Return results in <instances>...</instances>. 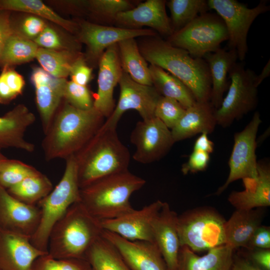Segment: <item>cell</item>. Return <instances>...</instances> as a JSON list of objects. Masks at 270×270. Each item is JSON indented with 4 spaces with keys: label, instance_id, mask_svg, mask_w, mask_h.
<instances>
[{
    "label": "cell",
    "instance_id": "obj_1",
    "mask_svg": "<svg viewBox=\"0 0 270 270\" xmlns=\"http://www.w3.org/2000/svg\"><path fill=\"white\" fill-rule=\"evenodd\" d=\"M104 117L94 107L77 108L64 100L58 108L42 142L47 161L76 154L98 132Z\"/></svg>",
    "mask_w": 270,
    "mask_h": 270
},
{
    "label": "cell",
    "instance_id": "obj_2",
    "mask_svg": "<svg viewBox=\"0 0 270 270\" xmlns=\"http://www.w3.org/2000/svg\"><path fill=\"white\" fill-rule=\"evenodd\" d=\"M144 42L140 51L146 62L157 66L182 81L196 102H210L211 79L208 65L202 58H194L184 50L153 36Z\"/></svg>",
    "mask_w": 270,
    "mask_h": 270
},
{
    "label": "cell",
    "instance_id": "obj_3",
    "mask_svg": "<svg viewBox=\"0 0 270 270\" xmlns=\"http://www.w3.org/2000/svg\"><path fill=\"white\" fill-rule=\"evenodd\" d=\"M74 156L80 188L108 176L128 170L130 154L116 129H100Z\"/></svg>",
    "mask_w": 270,
    "mask_h": 270
},
{
    "label": "cell",
    "instance_id": "obj_4",
    "mask_svg": "<svg viewBox=\"0 0 270 270\" xmlns=\"http://www.w3.org/2000/svg\"><path fill=\"white\" fill-rule=\"evenodd\" d=\"M145 184L144 178L128 170L115 173L80 188V202L100 221L116 218L134 209L130 197Z\"/></svg>",
    "mask_w": 270,
    "mask_h": 270
},
{
    "label": "cell",
    "instance_id": "obj_5",
    "mask_svg": "<svg viewBox=\"0 0 270 270\" xmlns=\"http://www.w3.org/2000/svg\"><path fill=\"white\" fill-rule=\"evenodd\" d=\"M102 231L100 220L91 215L80 202H76L52 228L48 254L58 259H84Z\"/></svg>",
    "mask_w": 270,
    "mask_h": 270
},
{
    "label": "cell",
    "instance_id": "obj_6",
    "mask_svg": "<svg viewBox=\"0 0 270 270\" xmlns=\"http://www.w3.org/2000/svg\"><path fill=\"white\" fill-rule=\"evenodd\" d=\"M65 160V169L60 180L54 188L36 204L40 209V218L38 226L30 240L36 248L45 252H48V238L53 226L71 206L80 202V188L74 156Z\"/></svg>",
    "mask_w": 270,
    "mask_h": 270
},
{
    "label": "cell",
    "instance_id": "obj_7",
    "mask_svg": "<svg viewBox=\"0 0 270 270\" xmlns=\"http://www.w3.org/2000/svg\"><path fill=\"white\" fill-rule=\"evenodd\" d=\"M226 220L211 208H198L178 216L180 246L193 252L209 250L226 244Z\"/></svg>",
    "mask_w": 270,
    "mask_h": 270
},
{
    "label": "cell",
    "instance_id": "obj_8",
    "mask_svg": "<svg viewBox=\"0 0 270 270\" xmlns=\"http://www.w3.org/2000/svg\"><path fill=\"white\" fill-rule=\"evenodd\" d=\"M228 40L227 30L222 19L217 14L206 12L174 32L168 37V42L186 50L192 57L203 58Z\"/></svg>",
    "mask_w": 270,
    "mask_h": 270
},
{
    "label": "cell",
    "instance_id": "obj_9",
    "mask_svg": "<svg viewBox=\"0 0 270 270\" xmlns=\"http://www.w3.org/2000/svg\"><path fill=\"white\" fill-rule=\"evenodd\" d=\"M256 75L242 63L236 62L232 67L228 73L230 81L228 92L220 107L215 110L217 124L228 127L235 120L256 108L258 104Z\"/></svg>",
    "mask_w": 270,
    "mask_h": 270
},
{
    "label": "cell",
    "instance_id": "obj_10",
    "mask_svg": "<svg viewBox=\"0 0 270 270\" xmlns=\"http://www.w3.org/2000/svg\"><path fill=\"white\" fill-rule=\"evenodd\" d=\"M209 9L214 10L222 19L228 34V47L237 52L243 61L248 51L247 37L254 21L260 14L268 12L270 6L266 0H260L253 8L236 0H207Z\"/></svg>",
    "mask_w": 270,
    "mask_h": 270
},
{
    "label": "cell",
    "instance_id": "obj_11",
    "mask_svg": "<svg viewBox=\"0 0 270 270\" xmlns=\"http://www.w3.org/2000/svg\"><path fill=\"white\" fill-rule=\"evenodd\" d=\"M261 123L260 114L256 112L245 128L234 134V144L228 162V176L224 184L218 188L216 194H222L231 183L236 180L257 178L256 135Z\"/></svg>",
    "mask_w": 270,
    "mask_h": 270
},
{
    "label": "cell",
    "instance_id": "obj_12",
    "mask_svg": "<svg viewBox=\"0 0 270 270\" xmlns=\"http://www.w3.org/2000/svg\"><path fill=\"white\" fill-rule=\"evenodd\" d=\"M118 84V102L100 130L116 129L122 116L130 110L137 111L142 120L154 117V109L161 96L154 86L138 83L124 71Z\"/></svg>",
    "mask_w": 270,
    "mask_h": 270
},
{
    "label": "cell",
    "instance_id": "obj_13",
    "mask_svg": "<svg viewBox=\"0 0 270 270\" xmlns=\"http://www.w3.org/2000/svg\"><path fill=\"white\" fill-rule=\"evenodd\" d=\"M130 140L136 146L133 159L144 164L160 160L175 143L170 130L156 117L138 122Z\"/></svg>",
    "mask_w": 270,
    "mask_h": 270
},
{
    "label": "cell",
    "instance_id": "obj_14",
    "mask_svg": "<svg viewBox=\"0 0 270 270\" xmlns=\"http://www.w3.org/2000/svg\"><path fill=\"white\" fill-rule=\"evenodd\" d=\"M164 202L157 200L140 210L134 209L116 218L101 220L104 230L114 233L126 240L154 242L152 223Z\"/></svg>",
    "mask_w": 270,
    "mask_h": 270
},
{
    "label": "cell",
    "instance_id": "obj_15",
    "mask_svg": "<svg viewBox=\"0 0 270 270\" xmlns=\"http://www.w3.org/2000/svg\"><path fill=\"white\" fill-rule=\"evenodd\" d=\"M40 211L36 205L25 204L0 186V228L30 238L36 231Z\"/></svg>",
    "mask_w": 270,
    "mask_h": 270
},
{
    "label": "cell",
    "instance_id": "obj_16",
    "mask_svg": "<svg viewBox=\"0 0 270 270\" xmlns=\"http://www.w3.org/2000/svg\"><path fill=\"white\" fill-rule=\"evenodd\" d=\"M156 32L149 29H129L99 25L83 22L80 25V40L88 48L89 58L100 60L105 50L120 42L138 36H154Z\"/></svg>",
    "mask_w": 270,
    "mask_h": 270
},
{
    "label": "cell",
    "instance_id": "obj_17",
    "mask_svg": "<svg viewBox=\"0 0 270 270\" xmlns=\"http://www.w3.org/2000/svg\"><path fill=\"white\" fill-rule=\"evenodd\" d=\"M118 44L108 48L99 60L98 91L94 96L93 107L104 118L112 112L115 103L114 90L122 73Z\"/></svg>",
    "mask_w": 270,
    "mask_h": 270
},
{
    "label": "cell",
    "instance_id": "obj_18",
    "mask_svg": "<svg viewBox=\"0 0 270 270\" xmlns=\"http://www.w3.org/2000/svg\"><path fill=\"white\" fill-rule=\"evenodd\" d=\"M102 236L118 249L131 270H167L162 256L154 242L129 240L104 230Z\"/></svg>",
    "mask_w": 270,
    "mask_h": 270
},
{
    "label": "cell",
    "instance_id": "obj_19",
    "mask_svg": "<svg viewBox=\"0 0 270 270\" xmlns=\"http://www.w3.org/2000/svg\"><path fill=\"white\" fill-rule=\"evenodd\" d=\"M166 1L148 0L137 6L120 13L114 21L121 28L140 29L146 26L169 37L174 33L166 10Z\"/></svg>",
    "mask_w": 270,
    "mask_h": 270
},
{
    "label": "cell",
    "instance_id": "obj_20",
    "mask_svg": "<svg viewBox=\"0 0 270 270\" xmlns=\"http://www.w3.org/2000/svg\"><path fill=\"white\" fill-rule=\"evenodd\" d=\"M31 81L35 88L36 103L44 133L64 98L67 80L55 78L41 68H36Z\"/></svg>",
    "mask_w": 270,
    "mask_h": 270
},
{
    "label": "cell",
    "instance_id": "obj_21",
    "mask_svg": "<svg viewBox=\"0 0 270 270\" xmlns=\"http://www.w3.org/2000/svg\"><path fill=\"white\" fill-rule=\"evenodd\" d=\"M48 254L36 248L30 238L0 228V268L30 270L36 260Z\"/></svg>",
    "mask_w": 270,
    "mask_h": 270
},
{
    "label": "cell",
    "instance_id": "obj_22",
    "mask_svg": "<svg viewBox=\"0 0 270 270\" xmlns=\"http://www.w3.org/2000/svg\"><path fill=\"white\" fill-rule=\"evenodd\" d=\"M178 215L164 202L152 226L154 242L158 248L167 270H176L180 248L177 230Z\"/></svg>",
    "mask_w": 270,
    "mask_h": 270
},
{
    "label": "cell",
    "instance_id": "obj_23",
    "mask_svg": "<svg viewBox=\"0 0 270 270\" xmlns=\"http://www.w3.org/2000/svg\"><path fill=\"white\" fill-rule=\"evenodd\" d=\"M36 120L34 114L24 104H18L0 116V150L15 148L33 152L35 146L25 139L28 128Z\"/></svg>",
    "mask_w": 270,
    "mask_h": 270
},
{
    "label": "cell",
    "instance_id": "obj_24",
    "mask_svg": "<svg viewBox=\"0 0 270 270\" xmlns=\"http://www.w3.org/2000/svg\"><path fill=\"white\" fill-rule=\"evenodd\" d=\"M246 189L232 192L228 201L236 210H250L270 206V168L265 162H258V177L244 182Z\"/></svg>",
    "mask_w": 270,
    "mask_h": 270
},
{
    "label": "cell",
    "instance_id": "obj_25",
    "mask_svg": "<svg viewBox=\"0 0 270 270\" xmlns=\"http://www.w3.org/2000/svg\"><path fill=\"white\" fill-rule=\"evenodd\" d=\"M217 125L215 109L210 102H196L186 111L170 130L175 142L195 135L212 133Z\"/></svg>",
    "mask_w": 270,
    "mask_h": 270
},
{
    "label": "cell",
    "instance_id": "obj_26",
    "mask_svg": "<svg viewBox=\"0 0 270 270\" xmlns=\"http://www.w3.org/2000/svg\"><path fill=\"white\" fill-rule=\"evenodd\" d=\"M206 62L211 79L210 102L215 109L221 104L224 94L228 88L229 72L238 59L237 52L234 50H226L220 48L208 53L203 58Z\"/></svg>",
    "mask_w": 270,
    "mask_h": 270
},
{
    "label": "cell",
    "instance_id": "obj_27",
    "mask_svg": "<svg viewBox=\"0 0 270 270\" xmlns=\"http://www.w3.org/2000/svg\"><path fill=\"white\" fill-rule=\"evenodd\" d=\"M234 250L224 244L200 256L188 247L180 246L176 270H231Z\"/></svg>",
    "mask_w": 270,
    "mask_h": 270
},
{
    "label": "cell",
    "instance_id": "obj_28",
    "mask_svg": "<svg viewBox=\"0 0 270 270\" xmlns=\"http://www.w3.org/2000/svg\"><path fill=\"white\" fill-rule=\"evenodd\" d=\"M258 210H236L225 225L226 244L234 250L246 248L256 228L261 225L262 214Z\"/></svg>",
    "mask_w": 270,
    "mask_h": 270
},
{
    "label": "cell",
    "instance_id": "obj_29",
    "mask_svg": "<svg viewBox=\"0 0 270 270\" xmlns=\"http://www.w3.org/2000/svg\"><path fill=\"white\" fill-rule=\"evenodd\" d=\"M117 44L122 70L136 82L152 86L149 66L140 53L134 38L122 40Z\"/></svg>",
    "mask_w": 270,
    "mask_h": 270
},
{
    "label": "cell",
    "instance_id": "obj_30",
    "mask_svg": "<svg viewBox=\"0 0 270 270\" xmlns=\"http://www.w3.org/2000/svg\"><path fill=\"white\" fill-rule=\"evenodd\" d=\"M149 70L152 86L161 96L177 100L186 109L196 102L189 88L176 76L156 65L150 64Z\"/></svg>",
    "mask_w": 270,
    "mask_h": 270
},
{
    "label": "cell",
    "instance_id": "obj_31",
    "mask_svg": "<svg viewBox=\"0 0 270 270\" xmlns=\"http://www.w3.org/2000/svg\"><path fill=\"white\" fill-rule=\"evenodd\" d=\"M84 259L92 270H131L118 249L102 236L88 249Z\"/></svg>",
    "mask_w": 270,
    "mask_h": 270
},
{
    "label": "cell",
    "instance_id": "obj_32",
    "mask_svg": "<svg viewBox=\"0 0 270 270\" xmlns=\"http://www.w3.org/2000/svg\"><path fill=\"white\" fill-rule=\"evenodd\" d=\"M39 47L32 40L12 30L0 56V66L11 67L36 58Z\"/></svg>",
    "mask_w": 270,
    "mask_h": 270
},
{
    "label": "cell",
    "instance_id": "obj_33",
    "mask_svg": "<svg viewBox=\"0 0 270 270\" xmlns=\"http://www.w3.org/2000/svg\"><path fill=\"white\" fill-rule=\"evenodd\" d=\"M52 189L50 179L39 172L6 190L17 200L28 204L36 205Z\"/></svg>",
    "mask_w": 270,
    "mask_h": 270
},
{
    "label": "cell",
    "instance_id": "obj_34",
    "mask_svg": "<svg viewBox=\"0 0 270 270\" xmlns=\"http://www.w3.org/2000/svg\"><path fill=\"white\" fill-rule=\"evenodd\" d=\"M0 10H14L34 14L50 20L72 32L77 28L75 22L61 17L39 0H0Z\"/></svg>",
    "mask_w": 270,
    "mask_h": 270
},
{
    "label": "cell",
    "instance_id": "obj_35",
    "mask_svg": "<svg viewBox=\"0 0 270 270\" xmlns=\"http://www.w3.org/2000/svg\"><path fill=\"white\" fill-rule=\"evenodd\" d=\"M78 56L67 50H54L38 48L36 58L42 68L56 78H66L72 64Z\"/></svg>",
    "mask_w": 270,
    "mask_h": 270
},
{
    "label": "cell",
    "instance_id": "obj_36",
    "mask_svg": "<svg viewBox=\"0 0 270 270\" xmlns=\"http://www.w3.org/2000/svg\"><path fill=\"white\" fill-rule=\"evenodd\" d=\"M166 4L170 10V20L174 32L209 9L205 0H170Z\"/></svg>",
    "mask_w": 270,
    "mask_h": 270
},
{
    "label": "cell",
    "instance_id": "obj_37",
    "mask_svg": "<svg viewBox=\"0 0 270 270\" xmlns=\"http://www.w3.org/2000/svg\"><path fill=\"white\" fill-rule=\"evenodd\" d=\"M39 172L20 160L6 158L0 163V186L8 190Z\"/></svg>",
    "mask_w": 270,
    "mask_h": 270
},
{
    "label": "cell",
    "instance_id": "obj_38",
    "mask_svg": "<svg viewBox=\"0 0 270 270\" xmlns=\"http://www.w3.org/2000/svg\"><path fill=\"white\" fill-rule=\"evenodd\" d=\"M24 85L20 74L11 67L2 68L0 74V104H7L22 94Z\"/></svg>",
    "mask_w": 270,
    "mask_h": 270
},
{
    "label": "cell",
    "instance_id": "obj_39",
    "mask_svg": "<svg viewBox=\"0 0 270 270\" xmlns=\"http://www.w3.org/2000/svg\"><path fill=\"white\" fill-rule=\"evenodd\" d=\"M30 270H92V269L89 264L84 259H58L46 254L36 260Z\"/></svg>",
    "mask_w": 270,
    "mask_h": 270
},
{
    "label": "cell",
    "instance_id": "obj_40",
    "mask_svg": "<svg viewBox=\"0 0 270 270\" xmlns=\"http://www.w3.org/2000/svg\"><path fill=\"white\" fill-rule=\"evenodd\" d=\"M186 110L177 100L161 96L156 103L154 116L171 130L181 118Z\"/></svg>",
    "mask_w": 270,
    "mask_h": 270
},
{
    "label": "cell",
    "instance_id": "obj_41",
    "mask_svg": "<svg viewBox=\"0 0 270 270\" xmlns=\"http://www.w3.org/2000/svg\"><path fill=\"white\" fill-rule=\"evenodd\" d=\"M64 99L78 109L86 110L93 108L94 99L88 87L78 84L72 80L66 82Z\"/></svg>",
    "mask_w": 270,
    "mask_h": 270
},
{
    "label": "cell",
    "instance_id": "obj_42",
    "mask_svg": "<svg viewBox=\"0 0 270 270\" xmlns=\"http://www.w3.org/2000/svg\"><path fill=\"white\" fill-rule=\"evenodd\" d=\"M88 6L95 14L113 20L120 13L134 8L126 0H92L88 2Z\"/></svg>",
    "mask_w": 270,
    "mask_h": 270
},
{
    "label": "cell",
    "instance_id": "obj_43",
    "mask_svg": "<svg viewBox=\"0 0 270 270\" xmlns=\"http://www.w3.org/2000/svg\"><path fill=\"white\" fill-rule=\"evenodd\" d=\"M210 160L209 154L193 150L188 161L182 164L181 170L184 174L204 171L208 167Z\"/></svg>",
    "mask_w": 270,
    "mask_h": 270
},
{
    "label": "cell",
    "instance_id": "obj_44",
    "mask_svg": "<svg viewBox=\"0 0 270 270\" xmlns=\"http://www.w3.org/2000/svg\"><path fill=\"white\" fill-rule=\"evenodd\" d=\"M92 69L86 63L84 58L78 56L72 64L70 76L72 81L81 86H86L90 81Z\"/></svg>",
    "mask_w": 270,
    "mask_h": 270
},
{
    "label": "cell",
    "instance_id": "obj_45",
    "mask_svg": "<svg viewBox=\"0 0 270 270\" xmlns=\"http://www.w3.org/2000/svg\"><path fill=\"white\" fill-rule=\"evenodd\" d=\"M46 26L44 20L36 16H30L24 19L20 25V32H18L34 40Z\"/></svg>",
    "mask_w": 270,
    "mask_h": 270
},
{
    "label": "cell",
    "instance_id": "obj_46",
    "mask_svg": "<svg viewBox=\"0 0 270 270\" xmlns=\"http://www.w3.org/2000/svg\"><path fill=\"white\" fill-rule=\"evenodd\" d=\"M33 41L39 48L54 50H60L64 48L58 33L48 26Z\"/></svg>",
    "mask_w": 270,
    "mask_h": 270
},
{
    "label": "cell",
    "instance_id": "obj_47",
    "mask_svg": "<svg viewBox=\"0 0 270 270\" xmlns=\"http://www.w3.org/2000/svg\"><path fill=\"white\" fill-rule=\"evenodd\" d=\"M246 248L270 249V228L260 226L254 232Z\"/></svg>",
    "mask_w": 270,
    "mask_h": 270
},
{
    "label": "cell",
    "instance_id": "obj_48",
    "mask_svg": "<svg viewBox=\"0 0 270 270\" xmlns=\"http://www.w3.org/2000/svg\"><path fill=\"white\" fill-rule=\"evenodd\" d=\"M247 258L260 268L270 270V249H250Z\"/></svg>",
    "mask_w": 270,
    "mask_h": 270
},
{
    "label": "cell",
    "instance_id": "obj_49",
    "mask_svg": "<svg viewBox=\"0 0 270 270\" xmlns=\"http://www.w3.org/2000/svg\"><path fill=\"white\" fill-rule=\"evenodd\" d=\"M12 32L11 20L8 12L0 10V56L7 38Z\"/></svg>",
    "mask_w": 270,
    "mask_h": 270
},
{
    "label": "cell",
    "instance_id": "obj_50",
    "mask_svg": "<svg viewBox=\"0 0 270 270\" xmlns=\"http://www.w3.org/2000/svg\"><path fill=\"white\" fill-rule=\"evenodd\" d=\"M208 134L206 132L200 134L194 142L193 150H200L209 154L213 152L214 144L208 138Z\"/></svg>",
    "mask_w": 270,
    "mask_h": 270
},
{
    "label": "cell",
    "instance_id": "obj_51",
    "mask_svg": "<svg viewBox=\"0 0 270 270\" xmlns=\"http://www.w3.org/2000/svg\"><path fill=\"white\" fill-rule=\"evenodd\" d=\"M231 270H264L253 264L246 256H234Z\"/></svg>",
    "mask_w": 270,
    "mask_h": 270
},
{
    "label": "cell",
    "instance_id": "obj_52",
    "mask_svg": "<svg viewBox=\"0 0 270 270\" xmlns=\"http://www.w3.org/2000/svg\"><path fill=\"white\" fill-rule=\"evenodd\" d=\"M270 74V61L268 60L267 63L263 68L260 74L256 75L255 78V84L258 87L262 81Z\"/></svg>",
    "mask_w": 270,
    "mask_h": 270
},
{
    "label": "cell",
    "instance_id": "obj_53",
    "mask_svg": "<svg viewBox=\"0 0 270 270\" xmlns=\"http://www.w3.org/2000/svg\"><path fill=\"white\" fill-rule=\"evenodd\" d=\"M6 158H6L4 155H3V154L1 152L0 150V163Z\"/></svg>",
    "mask_w": 270,
    "mask_h": 270
},
{
    "label": "cell",
    "instance_id": "obj_54",
    "mask_svg": "<svg viewBox=\"0 0 270 270\" xmlns=\"http://www.w3.org/2000/svg\"><path fill=\"white\" fill-rule=\"evenodd\" d=\"M0 270H2L0 268Z\"/></svg>",
    "mask_w": 270,
    "mask_h": 270
}]
</instances>
